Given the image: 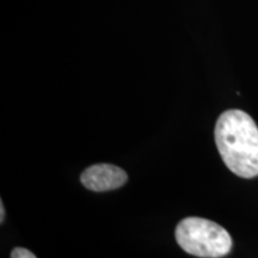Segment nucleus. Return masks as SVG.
Wrapping results in <instances>:
<instances>
[{
  "instance_id": "1",
  "label": "nucleus",
  "mask_w": 258,
  "mask_h": 258,
  "mask_svg": "<svg viewBox=\"0 0 258 258\" xmlns=\"http://www.w3.org/2000/svg\"><path fill=\"white\" fill-rule=\"evenodd\" d=\"M214 137L222 161L234 175L258 176V127L249 114L238 109L222 112Z\"/></svg>"
},
{
  "instance_id": "2",
  "label": "nucleus",
  "mask_w": 258,
  "mask_h": 258,
  "mask_svg": "<svg viewBox=\"0 0 258 258\" xmlns=\"http://www.w3.org/2000/svg\"><path fill=\"white\" fill-rule=\"evenodd\" d=\"M175 237L186 253L196 257H224L232 249L230 233L217 222L203 218L183 219L177 225Z\"/></svg>"
},
{
  "instance_id": "3",
  "label": "nucleus",
  "mask_w": 258,
  "mask_h": 258,
  "mask_svg": "<svg viewBox=\"0 0 258 258\" xmlns=\"http://www.w3.org/2000/svg\"><path fill=\"white\" fill-rule=\"evenodd\" d=\"M127 180V172L112 164H96L89 166L80 176L82 184L96 192L118 189L124 185Z\"/></svg>"
},
{
  "instance_id": "4",
  "label": "nucleus",
  "mask_w": 258,
  "mask_h": 258,
  "mask_svg": "<svg viewBox=\"0 0 258 258\" xmlns=\"http://www.w3.org/2000/svg\"><path fill=\"white\" fill-rule=\"evenodd\" d=\"M12 258H35L36 254L32 253L31 251H29L24 247H16V249L12 250L11 252Z\"/></svg>"
},
{
  "instance_id": "5",
  "label": "nucleus",
  "mask_w": 258,
  "mask_h": 258,
  "mask_svg": "<svg viewBox=\"0 0 258 258\" xmlns=\"http://www.w3.org/2000/svg\"><path fill=\"white\" fill-rule=\"evenodd\" d=\"M0 211H2V213H0V221L4 222V219H5V211H4V203H3V201L0 202Z\"/></svg>"
}]
</instances>
